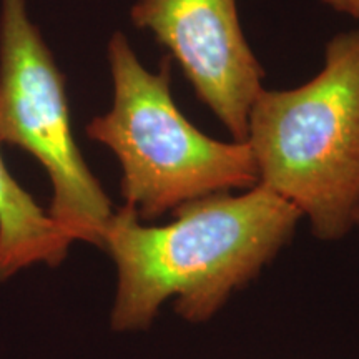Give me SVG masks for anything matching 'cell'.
Masks as SVG:
<instances>
[{
	"instance_id": "52a82bcc",
	"label": "cell",
	"mask_w": 359,
	"mask_h": 359,
	"mask_svg": "<svg viewBox=\"0 0 359 359\" xmlns=\"http://www.w3.org/2000/svg\"><path fill=\"white\" fill-rule=\"evenodd\" d=\"M333 11L359 20V0H321Z\"/></svg>"
},
{
	"instance_id": "277c9868",
	"label": "cell",
	"mask_w": 359,
	"mask_h": 359,
	"mask_svg": "<svg viewBox=\"0 0 359 359\" xmlns=\"http://www.w3.org/2000/svg\"><path fill=\"white\" fill-rule=\"evenodd\" d=\"M0 142L42 165L52 187L48 215L74 241L102 248L114 206L72 132L65 80L30 20L27 0H0Z\"/></svg>"
},
{
	"instance_id": "3957f363",
	"label": "cell",
	"mask_w": 359,
	"mask_h": 359,
	"mask_svg": "<svg viewBox=\"0 0 359 359\" xmlns=\"http://www.w3.org/2000/svg\"><path fill=\"white\" fill-rule=\"evenodd\" d=\"M114 103L87 125L88 138L114 151L122 196L142 222L205 196L250 190L258 170L246 142L208 137L180 111L170 90V57L148 72L122 32L109 40Z\"/></svg>"
},
{
	"instance_id": "ba28073f",
	"label": "cell",
	"mask_w": 359,
	"mask_h": 359,
	"mask_svg": "<svg viewBox=\"0 0 359 359\" xmlns=\"http://www.w3.org/2000/svg\"><path fill=\"white\" fill-rule=\"evenodd\" d=\"M358 228H359V218H358Z\"/></svg>"
},
{
	"instance_id": "7a4b0ae2",
	"label": "cell",
	"mask_w": 359,
	"mask_h": 359,
	"mask_svg": "<svg viewBox=\"0 0 359 359\" xmlns=\"http://www.w3.org/2000/svg\"><path fill=\"white\" fill-rule=\"evenodd\" d=\"M246 143L259 185L308 218L314 236L339 241L359 218V29L334 35L316 77L258 93Z\"/></svg>"
},
{
	"instance_id": "6da1fadb",
	"label": "cell",
	"mask_w": 359,
	"mask_h": 359,
	"mask_svg": "<svg viewBox=\"0 0 359 359\" xmlns=\"http://www.w3.org/2000/svg\"><path fill=\"white\" fill-rule=\"evenodd\" d=\"M302 213L263 185L218 193L175 210L161 226L130 206L115 210L102 248L116 268L110 314L116 333L150 327L163 303L193 325L210 321L293 236Z\"/></svg>"
},
{
	"instance_id": "8992f818",
	"label": "cell",
	"mask_w": 359,
	"mask_h": 359,
	"mask_svg": "<svg viewBox=\"0 0 359 359\" xmlns=\"http://www.w3.org/2000/svg\"><path fill=\"white\" fill-rule=\"evenodd\" d=\"M72 243L47 210L12 177L0 151V281L39 263L57 266Z\"/></svg>"
},
{
	"instance_id": "5b68a950",
	"label": "cell",
	"mask_w": 359,
	"mask_h": 359,
	"mask_svg": "<svg viewBox=\"0 0 359 359\" xmlns=\"http://www.w3.org/2000/svg\"><path fill=\"white\" fill-rule=\"evenodd\" d=\"M130 17L167 48L233 138L245 142L264 74L241 29L236 0H138Z\"/></svg>"
}]
</instances>
